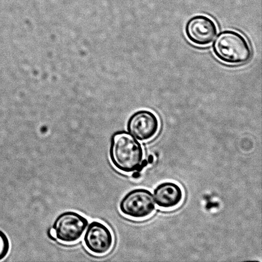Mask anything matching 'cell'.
Wrapping results in <instances>:
<instances>
[{
  "label": "cell",
  "mask_w": 262,
  "mask_h": 262,
  "mask_svg": "<svg viewBox=\"0 0 262 262\" xmlns=\"http://www.w3.org/2000/svg\"><path fill=\"white\" fill-rule=\"evenodd\" d=\"M109 153L113 165L124 173L138 171L143 160L142 145L125 130L119 131L112 136Z\"/></svg>",
  "instance_id": "6da1fadb"
},
{
  "label": "cell",
  "mask_w": 262,
  "mask_h": 262,
  "mask_svg": "<svg viewBox=\"0 0 262 262\" xmlns=\"http://www.w3.org/2000/svg\"><path fill=\"white\" fill-rule=\"evenodd\" d=\"M212 49L218 60L228 65H243L252 57L250 43L243 35L235 31L221 32L213 43Z\"/></svg>",
  "instance_id": "7a4b0ae2"
},
{
  "label": "cell",
  "mask_w": 262,
  "mask_h": 262,
  "mask_svg": "<svg viewBox=\"0 0 262 262\" xmlns=\"http://www.w3.org/2000/svg\"><path fill=\"white\" fill-rule=\"evenodd\" d=\"M119 209L128 219L143 221L152 216L156 210L154 195L148 189L139 188L132 190L120 201Z\"/></svg>",
  "instance_id": "3957f363"
},
{
  "label": "cell",
  "mask_w": 262,
  "mask_h": 262,
  "mask_svg": "<svg viewBox=\"0 0 262 262\" xmlns=\"http://www.w3.org/2000/svg\"><path fill=\"white\" fill-rule=\"evenodd\" d=\"M89 225L83 215L74 211L59 215L53 223L55 239L63 245H71L79 242Z\"/></svg>",
  "instance_id": "277c9868"
},
{
  "label": "cell",
  "mask_w": 262,
  "mask_h": 262,
  "mask_svg": "<svg viewBox=\"0 0 262 262\" xmlns=\"http://www.w3.org/2000/svg\"><path fill=\"white\" fill-rule=\"evenodd\" d=\"M83 235L84 245L92 255H106L114 248V233L103 223L97 221L92 222L87 226Z\"/></svg>",
  "instance_id": "5b68a950"
},
{
  "label": "cell",
  "mask_w": 262,
  "mask_h": 262,
  "mask_svg": "<svg viewBox=\"0 0 262 262\" xmlns=\"http://www.w3.org/2000/svg\"><path fill=\"white\" fill-rule=\"evenodd\" d=\"M185 33L190 42L198 46L210 45L216 37L217 28L214 20L204 15L192 17L187 21Z\"/></svg>",
  "instance_id": "8992f818"
},
{
  "label": "cell",
  "mask_w": 262,
  "mask_h": 262,
  "mask_svg": "<svg viewBox=\"0 0 262 262\" xmlns=\"http://www.w3.org/2000/svg\"><path fill=\"white\" fill-rule=\"evenodd\" d=\"M159 120L153 112L140 110L135 113L127 122V130L138 141H148L158 135Z\"/></svg>",
  "instance_id": "52a82bcc"
},
{
  "label": "cell",
  "mask_w": 262,
  "mask_h": 262,
  "mask_svg": "<svg viewBox=\"0 0 262 262\" xmlns=\"http://www.w3.org/2000/svg\"><path fill=\"white\" fill-rule=\"evenodd\" d=\"M156 204L163 210H172L183 202L184 192L179 184L173 182H164L154 189Z\"/></svg>",
  "instance_id": "ba28073f"
},
{
  "label": "cell",
  "mask_w": 262,
  "mask_h": 262,
  "mask_svg": "<svg viewBox=\"0 0 262 262\" xmlns=\"http://www.w3.org/2000/svg\"><path fill=\"white\" fill-rule=\"evenodd\" d=\"M10 250L9 238L4 232L0 230V261L6 257Z\"/></svg>",
  "instance_id": "9c48e42d"
},
{
  "label": "cell",
  "mask_w": 262,
  "mask_h": 262,
  "mask_svg": "<svg viewBox=\"0 0 262 262\" xmlns=\"http://www.w3.org/2000/svg\"><path fill=\"white\" fill-rule=\"evenodd\" d=\"M48 235L49 237H50L51 238V239L56 240L55 233V232H54L53 228H51V229L49 230Z\"/></svg>",
  "instance_id": "30bf717a"
},
{
  "label": "cell",
  "mask_w": 262,
  "mask_h": 262,
  "mask_svg": "<svg viewBox=\"0 0 262 262\" xmlns=\"http://www.w3.org/2000/svg\"><path fill=\"white\" fill-rule=\"evenodd\" d=\"M133 178L138 179L140 177V171H134L132 174Z\"/></svg>",
  "instance_id": "8fae6325"
},
{
  "label": "cell",
  "mask_w": 262,
  "mask_h": 262,
  "mask_svg": "<svg viewBox=\"0 0 262 262\" xmlns=\"http://www.w3.org/2000/svg\"><path fill=\"white\" fill-rule=\"evenodd\" d=\"M148 161V163L149 164H152L153 162L154 161V158L153 156H149L147 159H146Z\"/></svg>",
  "instance_id": "7c38bea8"
}]
</instances>
